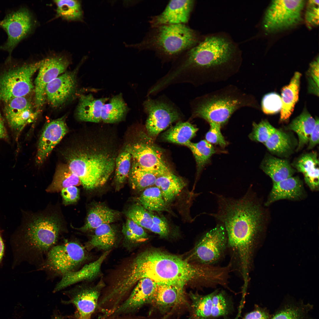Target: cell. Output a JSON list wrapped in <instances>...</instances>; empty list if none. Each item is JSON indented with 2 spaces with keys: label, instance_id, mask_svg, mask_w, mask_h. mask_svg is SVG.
I'll use <instances>...</instances> for the list:
<instances>
[{
  "label": "cell",
  "instance_id": "obj_1",
  "mask_svg": "<svg viewBox=\"0 0 319 319\" xmlns=\"http://www.w3.org/2000/svg\"><path fill=\"white\" fill-rule=\"evenodd\" d=\"M189 50L166 73L170 84L186 83L197 87L224 82L236 74L241 66L240 50L224 33L206 36Z\"/></svg>",
  "mask_w": 319,
  "mask_h": 319
},
{
  "label": "cell",
  "instance_id": "obj_2",
  "mask_svg": "<svg viewBox=\"0 0 319 319\" xmlns=\"http://www.w3.org/2000/svg\"><path fill=\"white\" fill-rule=\"evenodd\" d=\"M220 271L215 265L191 264L175 255L157 250H148L136 256L115 283L117 290L127 294L140 279L148 278L157 284L184 288L188 282L200 283L211 288L218 282Z\"/></svg>",
  "mask_w": 319,
  "mask_h": 319
},
{
  "label": "cell",
  "instance_id": "obj_3",
  "mask_svg": "<svg viewBox=\"0 0 319 319\" xmlns=\"http://www.w3.org/2000/svg\"><path fill=\"white\" fill-rule=\"evenodd\" d=\"M216 197L217 211L208 214L224 226L232 261L241 271H246L250 267L253 244L261 227L262 211L249 192L237 199L220 195Z\"/></svg>",
  "mask_w": 319,
  "mask_h": 319
},
{
  "label": "cell",
  "instance_id": "obj_4",
  "mask_svg": "<svg viewBox=\"0 0 319 319\" xmlns=\"http://www.w3.org/2000/svg\"><path fill=\"white\" fill-rule=\"evenodd\" d=\"M64 230L61 218L56 213L24 215L16 236L24 259L39 266Z\"/></svg>",
  "mask_w": 319,
  "mask_h": 319
},
{
  "label": "cell",
  "instance_id": "obj_5",
  "mask_svg": "<svg viewBox=\"0 0 319 319\" xmlns=\"http://www.w3.org/2000/svg\"><path fill=\"white\" fill-rule=\"evenodd\" d=\"M257 107L252 95L232 84L197 97L190 102L193 118H201L209 125L221 127L238 110Z\"/></svg>",
  "mask_w": 319,
  "mask_h": 319
},
{
  "label": "cell",
  "instance_id": "obj_6",
  "mask_svg": "<svg viewBox=\"0 0 319 319\" xmlns=\"http://www.w3.org/2000/svg\"><path fill=\"white\" fill-rule=\"evenodd\" d=\"M66 158L70 170L87 190L103 185L115 168L114 158L104 153L89 152L75 148L67 153Z\"/></svg>",
  "mask_w": 319,
  "mask_h": 319
},
{
  "label": "cell",
  "instance_id": "obj_7",
  "mask_svg": "<svg viewBox=\"0 0 319 319\" xmlns=\"http://www.w3.org/2000/svg\"><path fill=\"white\" fill-rule=\"evenodd\" d=\"M155 27L148 38L130 47L149 48L162 56L172 58L190 49L198 43L196 33L184 24L165 25Z\"/></svg>",
  "mask_w": 319,
  "mask_h": 319
},
{
  "label": "cell",
  "instance_id": "obj_8",
  "mask_svg": "<svg viewBox=\"0 0 319 319\" xmlns=\"http://www.w3.org/2000/svg\"><path fill=\"white\" fill-rule=\"evenodd\" d=\"M87 258L86 248L79 241L66 240L49 250L37 270L45 271L51 278L62 277L79 269Z\"/></svg>",
  "mask_w": 319,
  "mask_h": 319
},
{
  "label": "cell",
  "instance_id": "obj_9",
  "mask_svg": "<svg viewBox=\"0 0 319 319\" xmlns=\"http://www.w3.org/2000/svg\"><path fill=\"white\" fill-rule=\"evenodd\" d=\"M305 4L303 0H274L266 10L262 27L267 33L291 28L300 23Z\"/></svg>",
  "mask_w": 319,
  "mask_h": 319
},
{
  "label": "cell",
  "instance_id": "obj_10",
  "mask_svg": "<svg viewBox=\"0 0 319 319\" xmlns=\"http://www.w3.org/2000/svg\"><path fill=\"white\" fill-rule=\"evenodd\" d=\"M43 60L13 66L0 74V102L25 97L34 87L32 77L39 69Z\"/></svg>",
  "mask_w": 319,
  "mask_h": 319
},
{
  "label": "cell",
  "instance_id": "obj_11",
  "mask_svg": "<svg viewBox=\"0 0 319 319\" xmlns=\"http://www.w3.org/2000/svg\"><path fill=\"white\" fill-rule=\"evenodd\" d=\"M148 115L146 128L149 135L155 137L170 124L180 119V109L167 97L162 96L153 99L150 97L143 103Z\"/></svg>",
  "mask_w": 319,
  "mask_h": 319
},
{
  "label": "cell",
  "instance_id": "obj_12",
  "mask_svg": "<svg viewBox=\"0 0 319 319\" xmlns=\"http://www.w3.org/2000/svg\"><path fill=\"white\" fill-rule=\"evenodd\" d=\"M227 245L225 230L219 223L204 235L195 247L191 257L198 264L214 265L223 258Z\"/></svg>",
  "mask_w": 319,
  "mask_h": 319
},
{
  "label": "cell",
  "instance_id": "obj_13",
  "mask_svg": "<svg viewBox=\"0 0 319 319\" xmlns=\"http://www.w3.org/2000/svg\"><path fill=\"white\" fill-rule=\"evenodd\" d=\"M32 21L30 12L24 8L8 12L0 21V27L7 35L6 41L0 46V49L9 53V58L15 47L31 31Z\"/></svg>",
  "mask_w": 319,
  "mask_h": 319
},
{
  "label": "cell",
  "instance_id": "obj_14",
  "mask_svg": "<svg viewBox=\"0 0 319 319\" xmlns=\"http://www.w3.org/2000/svg\"><path fill=\"white\" fill-rule=\"evenodd\" d=\"M150 139L148 138L128 145L134 162L158 177L171 172L162 152Z\"/></svg>",
  "mask_w": 319,
  "mask_h": 319
},
{
  "label": "cell",
  "instance_id": "obj_15",
  "mask_svg": "<svg viewBox=\"0 0 319 319\" xmlns=\"http://www.w3.org/2000/svg\"><path fill=\"white\" fill-rule=\"evenodd\" d=\"M102 286H92L86 284L76 285L64 292L69 300L66 304L74 305L77 309V319H91L99 302Z\"/></svg>",
  "mask_w": 319,
  "mask_h": 319
},
{
  "label": "cell",
  "instance_id": "obj_16",
  "mask_svg": "<svg viewBox=\"0 0 319 319\" xmlns=\"http://www.w3.org/2000/svg\"><path fill=\"white\" fill-rule=\"evenodd\" d=\"M69 64L63 56L51 57L43 60L35 80V102L37 108L42 106L45 100V90L47 85L66 69Z\"/></svg>",
  "mask_w": 319,
  "mask_h": 319
},
{
  "label": "cell",
  "instance_id": "obj_17",
  "mask_svg": "<svg viewBox=\"0 0 319 319\" xmlns=\"http://www.w3.org/2000/svg\"><path fill=\"white\" fill-rule=\"evenodd\" d=\"M68 131L64 118L52 121L45 125L38 142L35 158L37 165L43 163Z\"/></svg>",
  "mask_w": 319,
  "mask_h": 319
},
{
  "label": "cell",
  "instance_id": "obj_18",
  "mask_svg": "<svg viewBox=\"0 0 319 319\" xmlns=\"http://www.w3.org/2000/svg\"><path fill=\"white\" fill-rule=\"evenodd\" d=\"M25 97H15L4 103L5 117L9 127L17 135L37 115L30 102Z\"/></svg>",
  "mask_w": 319,
  "mask_h": 319
},
{
  "label": "cell",
  "instance_id": "obj_19",
  "mask_svg": "<svg viewBox=\"0 0 319 319\" xmlns=\"http://www.w3.org/2000/svg\"><path fill=\"white\" fill-rule=\"evenodd\" d=\"M136 285L128 297L109 316L132 312L149 302L157 284L150 279L144 278Z\"/></svg>",
  "mask_w": 319,
  "mask_h": 319
},
{
  "label": "cell",
  "instance_id": "obj_20",
  "mask_svg": "<svg viewBox=\"0 0 319 319\" xmlns=\"http://www.w3.org/2000/svg\"><path fill=\"white\" fill-rule=\"evenodd\" d=\"M76 84L75 73H65L58 77L47 85L45 90V99H47L53 106H59L73 95Z\"/></svg>",
  "mask_w": 319,
  "mask_h": 319
},
{
  "label": "cell",
  "instance_id": "obj_21",
  "mask_svg": "<svg viewBox=\"0 0 319 319\" xmlns=\"http://www.w3.org/2000/svg\"><path fill=\"white\" fill-rule=\"evenodd\" d=\"M193 3L192 0L170 1L162 12L152 19V26L184 24L188 21Z\"/></svg>",
  "mask_w": 319,
  "mask_h": 319
},
{
  "label": "cell",
  "instance_id": "obj_22",
  "mask_svg": "<svg viewBox=\"0 0 319 319\" xmlns=\"http://www.w3.org/2000/svg\"><path fill=\"white\" fill-rule=\"evenodd\" d=\"M106 251L96 260L85 264L80 269L66 274L55 286L53 292L55 293L70 286L81 282L89 281L99 276L102 264L109 253Z\"/></svg>",
  "mask_w": 319,
  "mask_h": 319
},
{
  "label": "cell",
  "instance_id": "obj_23",
  "mask_svg": "<svg viewBox=\"0 0 319 319\" xmlns=\"http://www.w3.org/2000/svg\"><path fill=\"white\" fill-rule=\"evenodd\" d=\"M313 305L302 300H283L269 319H316L312 315Z\"/></svg>",
  "mask_w": 319,
  "mask_h": 319
},
{
  "label": "cell",
  "instance_id": "obj_24",
  "mask_svg": "<svg viewBox=\"0 0 319 319\" xmlns=\"http://www.w3.org/2000/svg\"><path fill=\"white\" fill-rule=\"evenodd\" d=\"M303 193L302 182L297 177L292 176L279 182L274 183L268 199L266 203L268 206L274 202L283 199L300 198Z\"/></svg>",
  "mask_w": 319,
  "mask_h": 319
},
{
  "label": "cell",
  "instance_id": "obj_25",
  "mask_svg": "<svg viewBox=\"0 0 319 319\" xmlns=\"http://www.w3.org/2000/svg\"><path fill=\"white\" fill-rule=\"evenodd\" d=\"M183 289L173 285L157 284L149 302L165 310L185 301Z\"/></svg>",
  "mask_w": 319,
  "mask_h": 319
},
{
  "label": "cell",
  "instance_id": "obj_26",
  "mask_svg": "<svg viewBox=\"0 0 319 319\" xmlns=\"http://www.w3.org/2000/svg\"><path fill=\"white\" fill-rule=\"evenodd\" d=\"M108 99L96 98L91 94L82 95L76 110L77 118L83 121L100 122L102 107Z\"/></svg>",
  "mask_w": 319,
  "mask_h": 319
},
{
  "label": "cell",
  "instance_id": "obj_27",
  "mask_svg": "<svg viewBox=\"0 0 319 319\" xmlns=\"http://www.w3.org/2000/svg\"><path fill=\"white\" fill-rule=\"evenodd\" d=\"M301 74L296 72L288 85L281 90L282 107L280 111V121L286 122L293 113L295 104L299 99Z\"/></svg>",
  "mask_w": 319,
  "mask_h": 319
},
{
  "label": "cell",
  "instance_id": "obj_28",
  "mask_svg": "<svg viewBox=\"0 0 319 319\" xmlns=\"http://www.w3.org/2000/svg\"><path fill=\"white\" fill-rule=\"evenodd\" d=\"M295 168L304 176L306 183L312 191L319 188V161L316 153L303 155L295 163Z\"/></svg>",
  "mask_w": 319,
  "mask_h": 319
},
{
  "label": "cell",
  "instance_id": "obj_29",
  "mask_svg": "<svg viewBox=\"0 0 319 319\" xmlns=\"http://www.w3.org/2000/svg\"><path fill=\"white\" fill-rule=\"evenodd\" d=\"M154 185L160 190L166 202H170L178 195L186 185L182 178L172 172L158 177Z\"/></svg>",
  "mask_w": 319,
  "mask_h": 319
},
{
  "label": "cell",
  "instance_id": "obj_30",
  "mask_svg": "<svg viewBox=\"0 0 319 319\" xmlns=\"http://www.w3.org/2000/svg\"><path fill=\"white\" fill-rule=\"evenodd\" d=\"M315 119L306 109L295 118L289 125L287 128L296 133L299 138L298 149L308 143L310 134L315 124Z\"/></svg>",
  "mask_w": 319,
  "mask_h": 319
},
{
  "label": "cell",
  "instance_id": "obj_31",
  "mask_svg": "<svg viewBox=\"0 0 319 319\" xmlns=\"http://www.w3.org/2000/svg\"><path fill=\"white\" fill-rule=\"evenodd\" d=\"M261 168L271 178L273 183L292 177L294 172L287 160L274 157L266 159L262 163Z\"/></svg>",
  "mask_w": 319,
  "mask_h": 319
},
{
  "label": "cell",
  "instance_id": "obj_32",
  "mask_svg": "<svg viewBox=\"0 0 319 319\" xmlns=\"http://www.w3.org/2000/svg\"><path fill=\"white\" fill-rule=\"evenodd\" d=\"M198 129L189 122L179 121L165 132L162 137L168 142L186 146L195 136Z\"/></svg>",
  "mask_w": 319,
  "mask_h": 319
},
{
  "label": "cell",
  "instance_id": "obj_33",
  "mask_svg": "<svg viewBox=\"0 0 319 319\" xmlns=\"http://www.w3.org/2000/svg\"><path fill=\"white\" fill-rule=\"evenodd\" d=\"M115 218L113 211L104 206L97 205L89 211L84 224L78 230L85 232L95 229L102 224L113 222Z\"/></svg>",
  "mask_w": 319,
  "mask_h": 319
},
{
  "label": "cell",
  "instance_id": "obj_34",
  "mask_svg": "<svg viewBox=\"0 0 319 319\" xmlns=\"http://www.w3.org/2000/svg\"><path fill=\"white\" fill-rule=\"evenodd\" d=\"M128 106L121 93L116 95L109 102L103 105L101 111V120L106 123H114L121 120L128 111Z\"/></svg>",
  "mask_w": 319,
  "mask_h": 319
},
{
  "label": "cell",
  "instance_id": "obj_35",
  "mask_svg": "<svg viewBox=\"0 0 319 319\" xmlns=\"http://www.w3.org/2000/svg\"><path fill=\"white\" fill-rule=\"evenodd\" d=\"M94 234L85 245L86 249L94 248L109 250L114 245L116 240L115 232L109 224H104L96 228Z\"/></svg>",
  "mask_w": 319,
  "mask_h": 319
},
{
  "label": "cell",
  "instance_id": "obj_36",
  "mask_svg": "<svg viewBox=\"0 0 319 319\" xmlns=\"http://www.w3.org/2000/svg\"><path fill=\"white\" fill-rule=\"evenodd\" d=\"M81 184L79 178L71 171L68 165L62 164L57 168L52 182L46 191L51 193L58 192L67 187Z\"/></svg>",
  "mask_w": 319,
  "mask_h": 319
},
{
  "label": "cell",
  "instance_id": "obj_37",
  "mask_svg": "<svg viewBox=\"0 0 319 319\" xmlns=\"http://www.w3.org/2000/svg\"><path fill=\"white\" fill-rule=\"evenodd\" d=\"M128 177L132 188L137 191L143 190L154 185L158 177L134 162L131 167Z\"/></svg>",
  "mask_w": 319,
  "mask_h": 319
},
{
  "label": "cell",
  "instance_id": "obj_38",
  "mask_svg": "<svg viewBox=\"0 0 319 319\" xmlns=\"http://www.w3.org/2000/svg\"><path fill=\"white\" fill-rule=\"evenodd\" d=\"M139 204L149 212H160L167 209V203L157 187H149L144 191L139 198Z\"/></svg>",
  "mask_w": 319,
  "mask_h": 319
},
{
  "label": "cell",
  "instance_id": "obj_39",
  "mask_svg": "<svg viewBox=\"0 0 319 319\" xmlns=\"http://www.w3.org/2000/svg\"><path fill=\"white\" fill-rule=\"evenodd\" d=\"M215 291L205 295L191 293V308L193 319H208L211 318L212 300Z\"/></svg>",
  "mask_w": 319,
  "mask_h": 319
},
{
  "label": "cell",
  "instance_id": "obj_40",
  "mask_svg": "<svg viewBox=\"0 0 319 319\" xmlns=\"http://www.w3.org/2000/svg\"><path fill=\"white\" fill-rule=\"evenodd\" d=\"M56 6L57 17L68 21H81L83 12L78 1L59 0L54 1Z\"/></svg>",
  "mask_w": 319,
  "mask_h": 319
},
{
  "label": "cell",
  "instance_id": "obj_41",
  "mask_svg": "<svg viewBox=\"0 0 319 319\" xmlns=\"http://www.w3.org/2000/svg\"><path fill=\"white\" fill-rule=\"evenodd\" d=\"M186 146L191 150L194 156L198 172L207 163L211 156L215 152L213 146L206 140L196 143L191 142Z\"/></svg>",
  "mask_w": 319,
  "mask_h": 319
},
{
  "label": "cell",
  "instance_id": "obj_42",
  "mask_svg": "<svg viewBox=\"0 0 319 319\" xmlns=\"http://www.w3.org/2000/svg\"><path fill=\"white\" fill-rule=\"evenodd\" d=\"M270 152L281 154L288 151L291 148L290 137L285 133L275 129L269 138L264 143Z\"/></svg>",
  "mask_w": 319,
  "mask_h": 319
},
{
  "label": "cell",
  "instance_id": "obj_43",
  "mask_svg": "<svg viewBox=\"0 0 319 319\" xmlns=\"http://www.w3.org/2000/svg\"><path fill=\"white\" fill-rule=\"evenodd\" d=\"M212 302L211 318L225 316L231 312L232 303L224 291L215 290Z\"/></svg>",
  "mask_w": 319,
  "mask_h": 319
},
{
  "label": "cell",
  "instance_id": "obj_44",
  "mask_svg": "<svg viewBox=\"0 0 319 319\" xmlns=\"http://www.w3.org/2000/svg\"><path fill=\"white\" fill-rule=\"evenodd\" d=\"M131 158L132 156L127 146L115 159V178L118 184L123 183L129 176Z\"/></svg>",
  "mask_w": 319,
  "mask_h": 319
},
{
  "label": "cell",
  "instance_id": "obj_45",
  "mask_svg": "<svg viewBox=\"0 0 319 319\" xmlns=\"http://www.w3.org/2000/svg\"><path fill=\"white\" fill-rule=\"evenodd\" d=\"M122 232L126 240L131 244L144 242L148 239L143 228L129 219L123 225Z\"/></svg>",
  "mask_w": 319,
  "mask_h": 319
},
{
  "label": "cell",
  "instance_id": "obj_46",
  "mask_svg": "<svg viewBox=\"0 0 319 319\" xmlns=\"http://www.w3.org/2000/svg\"><path fill=\"white\" fill-rule=\"evenodd\" d=\"M126 215L142 227L150 230L152 224L151 213L139 204H134L129 208Z\"/></svg>",
  "mask_w": 319,
  "mask_h": 319
},
{
  "label": "cell",
  "instance_id": "obj_47",
  "mask_svg": "<svg viewBox=\"0 0 319 319\" xmlns=\"http://www.w3.org/2000/svg\"><path fill=\"white\" fill-rule=\"evenodd\" d=\"M275 129L266 120H262L258 123H253V130L249 137L252 140L264 143Z\"/></svg>",
  "mask_w": 319,
  "mask_h": 319
},
{
  "label": "cell",
  "instance_id": "obj_48",
  "mask_svg": "<svg viewBox=\"0 0 319 319\" xmlns=\"http://www.w3.org/2000/svg\"><path fill=\"white\" fill-rule=\"evenodd\" d=\"M282 102L280 96L275 92L265 95L261 101V107L263 113L267 114L277 113L281 111Z\"/></svg>",
  "mask_w": 319,
  "mask_h": 319
},
{
  "label": "cell",
  "instance_id": "obj_49",
  "mask_svg": "<svg viewBox=\"0 0 319 319\" xmlns=\"http://www.w3.org/2000/svg\"><path fill=\"white\" fill-rule=\"evenodd\" d=\"M319 57L310 64L307 73L308 82V92L319 95Z\"/></svg>",
  "mask_w": 319,
  "mask_h": 319
},
{
  "label": "cell",
  "instance_id": "obj_50",
  "mask_svg": "<svg viewBox=\"0 0 319 319\" xmlns=\"http://www.w3.org/2000/svg\"><path fill=\"white\" fill-rule=\"evenodd\" d=\"M319 1H308L305 13V19L310 28L318 26L319 21Z\"/></svg>",
  "mask_w": 319,
  "mask_h": 319
},
{
  "label": "cell",
  "instance_id": "obj_51",
  "mask_svg": "<svg viewBox=\"0 0 319 319\" xmlns=\"http://www.w3.org/2000/svg\"><path fill=\"white\" fill-rule=\"evenodd\" d=\"M150 212L152 224L149 230L161 237L167 236L169 232L167 222L163 218L154 214L152 212Z\"/></svg>",
  "mask_w": 319,
  "mask_h": 319
},
{
  "label": "cell",
  "instance_id": "obj_52",
  "mask_svg": "<svg viewBox=\"0 0 319 319\" xmlns=\"http://www.w3.org/2000/svg\"><path fill=\"white\" fill-rule=\"evenodd\" d=\"M210 129L206 135V140L210 144L224 147L227 143L221 132V127L215 125H210Z\"/></svg>",
  "mask_w": 319,
  "mask_h": 319
},
{
  "label": "cell",
  "instance_id": "obj_53",
  "mask_svg": "<svg viewBox=\"0 0 319 319\" xmlns=\"http://www.w3.org/2000/svg\"><path fill=\"white\" fill-rule=\"evenodd\" d=\"M61 194L63 203L66 205L75 203L79 198V190L76 186H71L63 189L61 191Z\"/></svg>",
  "mask_w": 319,
  "mask_h": 319
},
{
  "label": "cell",
  "instance_id": "obj_54",
  "mask_svg": "<svg viewBox=\"0 0 319 319\" xmlns=\"http://www.w3.org/2000/svg\"><path fill=\"white\" fill-rule=\"evenodd\" d=\"M271 315L267 307L256 305L254 310L247 313L243 319H269Z\"/></svg>",
  "mask_w": 319,
  "mask_h": 319
},
{
  "label": "cell",
  "instance_id": "obj_55",
  "mask_svg": "<svg viewBox=\"0 0 319 319\" xmlns=\"http://www.w3.org/2000/svg\"><path fill=\"white\" fill-rule=\"evenodd\" d=\"M315 124L314 127L312 131L309 139L308 143V149H311L314 147L319 143V119L318 118H315Z\"/></svg>",
  "mask_w": 319,
  "mask_h": 319
},
{
  "label": "cell",
  "instance_id": "obj_56",
  "mask_svg": "<svg viewBox=\"0 0 319 319\" xmlns=\"http://www.w3.org/2000/svg\"><path fill=\"white\" fill-rule=\"evenodd\" d=\"M7 137V134L4 120L0 112V139H4Z\"/></svg>",
  "mask_w": 319,
  "mask_h": 319
},
{
  "label": "cell",
  "instance_id": "obj_57",
  "mask_svg": "<svg viewBox=\"0 0 319 319\" xmlns=\"http://www.w3.org/2000/svg\"><path fill=\"white\" fill-rule=\"evenodd\" d=\"M52 319H71L66 318H64L63 317H61V316L59 315H56L54 316L53 317Z\"/></svg>",
  "mask_w": 319,
  "mask_h": 319
},
{
  "label": "cell",
  "instance_id": "obj_58",
  "mask_svg": "<svg viewBox=\"0 0 319 319\" xmlns=\"http://www.w3.org/2000/svg\"><path fill=\"white\" fill-rule=\"evenodd\" d=\"M205 319V318H197V319Z\"/></svg>",
  "mask_w": 319,
  "mask_h": 319
},
{
  "label": "cell",
  "instance_id": "obj_59",
  "mask_svg": "<svg viewBox=\"0 0 319 319\" xmlns=\"http://www.w3.org/2000/svg\"></svg>",
  "mask_w": 319,
  "mask_h": 319
}]
</instances>
